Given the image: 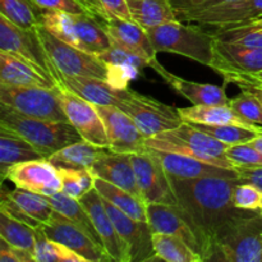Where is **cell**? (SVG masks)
Here are the masks:
<instances>
[{
	"label": "cell",
	"mask_w": 262,
	"mask_h": 262,
	"mask_svg": "<svg viewBox=\"0 0 262 262\" xmlns=\"http://www.w3.org/2000/svg\"><path fill=\"white\" fill-rule=\"evenodd\" d=\"M30 2L38 9L61 10L73 14H83V13L90 14L89 10L78 0H30Z\"/></svg>",
	"instance_id": "44"
},
{
	"label": "cell",
	"mask_w": 262,
	"mask_h": 262,
	"mask_svg": "<svg viewBox=\"0 0 262 262\" xmlns=\"http://www.w3.org/2000/svg\"><path fill=\"white\" fill-rule=\"evenodd\" d=\"M106 129L109 148L115 152L138 154L147 151L146 137L135 120L117 106L96 105Z\"/></svg>",
	"instance_id": "14"
},
{
	"label": "cell",
	"mask_w": 262,
	"mask_h": 262,
	"mask_svg": "<svg viewBox=\"0 0 262 262\" xmlns=\"http://www.w3.org/2000/svg\"><path fill=\"white\" fill-rule=\"evenodd\" d=\"M189 124L229 146L251 142L257 137L258 133H261L233 124H202V123H189Z\"/></svg>",
	"instance_id": "38"
},
{
	"label": "cell",
	"mask_w": 262,
	"mask_h": 262,
	"mask_svg": "<svg viewBox=\"0 0 262 262\" xmlns=\"http://www.w3.org/2000/svg\"><path fill=\"white\" fill-rule=\"evenodd\" d=\"M256 74H257V76H260L261 78H262V72H260V73H256Z\"/></svg>",
	"instance_id": "52"
},
{
	"label": "cell",
	"mask_w": 262,
	"mask_h": 262,
	"mask_svg": "<svg viewBox=\"0 0 262 262\" xmlns=\"http://www.w3.org/2000/svg\"><path fill=\"white\" fill-rule=\"evenodd\" d=\"M0 262H36L35 256L28 251L10 245L0 238Z\"/></svg>",
	"instance_id": "45"
},
{
	"label": "cell",
	"mask_w": 262,
	"mask_h": 262,
	"mask_svg": "<svg viewBox=\"0 0 262 262\" xmlns=\"http://www.w3.org/2000/svg\"><path fill=\"white\" fill-rule=\"evenodd\" d=\"M177 110L183 122L202 123V124H233L262 132V127L243 119L229 106V104L192 105L189 107H179Z\"/></svg>",
	"instance_id": "27"
},
{
	"label": "cell",
	"mask_w": 262,
	"mask_h": 262,
	"mask_svg": "<svg viewBox=\"0 0 262 262\" xmlns=\"http://www.w3.org/2000/svg\"><path fill=\"white\" fill-rule=\"evenodd\" d=\"M112 40V45L145 59L150 68L158 63L156 50L154 49L147 31L130 19L106 15L99 20Z\"/></svg>",
	"instance_id": "15"
},
{
	"label": "cell",
	"mask_w": 262,
	"mask_h": 262,
	"mask_svg": "<svg viewBox=\"0 0 262 262\" xmlns=\"http://www.w3.org/2000/svg\"><path fill=\"white\" fill-rule=\"evenodd\" d=\"M262 14V0H232L201 12L189 13L179 18L182 22L194 23L212 33L238 27Z\"/></svg>",
	"instance_id": "11"
},
{
	"label": "cell",
	"mask_w": 262,
	"mask_h": 262,
	"mask_svg": "<svg viewBox=\"0 0 262 262\" xmlns=\"http://www.w3.org/2000/svg\"><path fill=\"white\" fill-rule=\"evenodd\" d=\"M210 68L224 74H256L262 72V48L238 45L216 37Z\"/></svg>",
	"instance_id": "20"
},
{
	"label": "cell",
	"mask_w": 262,
	"mask_h": 262,
	"mask_svg": "<svg viewBox=\"0 0 262 262\" xmlns=\"http://www.w3.org/2000/svg\"><path fill=\"white\" fill-rule=\"evenodd\" d=\"M147 150L160 161L164 170L170 178L196 179L209 176L237 177L235 170L211 165V164L191 158V156L169 152V151L154 150V148H147Z\"/></svg>",
	"instance_id": "23"
},
{
	"label": "cell",
	"mask_w": 262,
	"mask_h": 262,
	"mask_svg": "<svg viewBox=\"0 0 262 262\" xmlns=\"http://www.w3.org/2000/svg\"><path fill=\"white\" fill-rule=\"evenodd\" d=\"M238 182L250 183L257 187L262 191V166H252V168H237Z\"/></svg>",
	"instance_id": "47"
},
{
	"label": "cell",
	"mask_w": 262,
	"mask_h": 262,
	"mask_svg": "<svg viewBox=\"0 0 262 262\" xmlns=\"http://www.w3.org/2000/svg\"><path fill=\"white\" fill-rule=\"evenodd\" d=\"M147 148L182 154L211 165L235 170V166L227 156L229 145L183 122L174 129L165 130L146 140Z\"/></svg>",
	"instance_id": "2"
},
{
	"label": "cell",
	"mask_w": 262,
	"mask_h": 262,
	"mask_svg": "<svg viewBox=\"0 0 262 262\" xmlns=\"http://www.w3.org/2000/svg\"><path fill=\"white\" fill-rule=\"evenodd\" d=\"M60 100L69 123L81 135L82 140L100 147L109 148L106 129L96 105L82 99L63 86L60 90Z\"/></svg>",
	"instance_id": "13"
},
{
	"label": "cell",
	"mask_w": 262,
	"mask_h": 262,
	"mask_svg": "<svg viewBox=\"0 0 262 262\" xmlns=\"http://www.w3.org/2000/svg\"><path fill=\"white\" fill-rule=\"evenodd\" d=\"M147 222L154 233H165L181 238L202 257L199 238L178 205L147 204Z\"/></svg>",
	"instance_id": "21"
},
{
	"label": "cell",
	"mask_w": 262,
	"mask_h": 262,
	"mask_svg": "<svg viewBox=\"0 0 262 262\" xmlns=\"http://www.w3.org/2000/svg\"><path fill=\"white\" fill-rule=\"evenodd\" d=\"M51 63L61 77H90L109 82V66L96 54L64 42L42 25L36 28Z\"/></svg>",
	"instance_id": "7"
},
{
	"label": "cell",
	"mask_w": 262,
	"mask_h": 262,
	"mask_svg": "<svg viewBox=\"0 0 262 262\" xmlns=\"http://www.w3.org/2000/svg\"><path fill=\"white\" fill-rule=\"evenodd\" d=\"M5 179H9L17 188L35 192L42 196H53L61 192V179L58 168L48 159L31 160L13 165Z\"/></svg>",
	"instance_id": "18"
},
{
	"label": "cell",
	"mask_w": 262,
	"mask_h": 262,
	"mask_svg": "<svg viewBox=\"0 0 262 262\" xmlns=\"http://www.w3.org/2000/svg\"><path fill=\"white\" fill-rule=\"evenodd\" d=\"M41 229L49 238L71 248L77 255L83 257L86 262L112 261L101 246L94 242L83 230L79 229L60 212H54L50 222L42 225Z\"/></svg>",
	"instance_id": "16"
},
{
	"label": "cell",
	"mask_w": 262,
	"mask_h": 262,
	"mask_svg": "<svg viewBox=\"0 0 262 262\" xmlns=\"http://www.w3.org/2000/svg\"><path fill=\"white\" fill-rule=\"evenodd\" d=\"M156 53H173L210 67L216 36L199 25L182 20L164 23L147 30Z\"/></svg>",
	"instance_id": "4"
},
{
	"label": "cell",
	"mask_w": 262,
	"mask_h": 262,
	"mask_svg": "<svg viewBox=\"0 0 262 262\" xmlns=\"http://www.w3.org/2000/svg\"><path fill=\"white\" fill-rule=\"evenodd\" d=\"M82 206L89 212L95 228L102 241L105 251L115 262H130L129 248L127 243L120 238L109 212L102 204V199L96 189H91L89 193L79 199Z\"/></svg>",
	"instance_id": "19"
},
{
	"label": "cell",
	"mask_w": 262,
	"mask_h": 262,
	"mask_svg": "<svg viewBox=\"0 0 262 262\" xmlns=\"http://www.w3.org/2000/svg\"><path fill=\"white\" fill-rule=\"evenodd\" d=\"M132 163L141 196L146 204L177 205L170 177L150 151L132 154Z\"/></svg>",
	"instance_id": "12"
},
{
	"label": "cell",
	"mask_w": 262,
	"mask_h": 262,
	"mask_svg": "<svg viewBox=\"0 0 262 262\" xmlns=\"http://www.w3.org/2000/svg\"><path fill=\"white\" fill-rule=\"evenodd\" d=\"M250 143H251V145H252V146H255V147L257 148V150L260 151V152H262V132L258 133L257 137H256L255 140L251 141Z\"/></svg>",
	"instance_id": "50"
},
{
	"label": "cell",
	"mask_w": 262,
	"mask_h": 262,
	"mask_svg": "<svg viewBox=\"0 0 262 262\" xmlns=\"http://www.w3.org/2000/svg\"><path fill=\"white\" fill-rule=\"evenodd\" d=\"M212 260L262 262V214L247 210L222 233Z\"/></svg>",
	"instance_id": "6"
},
{
	"label": "cell",
	"mask_w": 262,
	"mask_h": 262,
	"mask_svg": "<svg viewBox=\"0 0 262 262\" xmlns=\"http://www.w3.org/2000/svg\"><path fill=\"white\" fill-rule=\"evenodd\" d=\"M109 148L92 145L82 140L66 146L48 159L55 168L87 169L90 170L95 161Z\"/></svg>",
	"instance_id": "30"
},
{
	"label": "cell",
	"mask_w": 262,
	"mask_h": 262,
	"mask_svg": "<svg viewBox=\"0 0 262 262\" xmlns=\"http://www.w3.org/2000/svg\"><path fill=\"white\" fill-rule=\"evenodd\" d=\"M0 83L18 87L59 86L38 67L5 51H0Z\"/></svg>",
	"instance_id": "24"
},
{
	"label": "cell",
	"mask_w": 262,
	"mask_h": 262,
	"mask_svg": "<svg viewBox=\"0 0 262 262\" xmlns=\"http://www.w3.org/2000/svg\"><path fill=\"white\" fill-rule=\"evenodd\" d=\"M229 106L243 119L262 127V104L251 92L242 90L239 95L229 100Z\"/></svg>",
	"instance_id": "40"
},
{
	"label": "cell",
	"mask_w": 262,
	"mask_h": 262,
	"mask_svg": "<svg viewBox=\"0 0 262 262\" xmlns=\"http://www.w3.org/2000/svg\"><path fill=\"white\" fill-rule=\"evenodd\" d=\"M81 4L84 5L87 10L90 12V14L94 18H96L97 20H100L101 18L106 17V12H105L104 7L101 5L100 0H78Z\"/></svg>",
	"instance_id": "48"
},
{
	"label": "cell",
	"mask_w": 262,
	"mask_h": 262,
	"mask_svg": "<svg viewBox=\"0 0 262 262\" xmlns=\"http://www.w3.org/2000/svg\"><path fill=\"white\" fill-rule=\"evenodd\" d=\"M0 238L35 256L36 228L0 211Z\"/></svg>",
	"instance_id": "34"
},
{
	"label": "cell",
	"mask_w": 262,
	"mask_h": 262,
	"mask_svg": "<svg viewBox=\"0 0 262 262\" xmlns=\"http://www.w3.org/2000/svg\"><path fill=\"white\" fill-rule=\"evenodd\" d=\"M41 9L30 0H0V15L27 30H33L41 25Z\"/></svg>",
	"instance_id": "37"
},
{
	"label": "cell",
	"mask_w": 262,
	"mask_h": 262,
	"mask_svg": "<svg viewBox=\"0 0 262 262\" xmlns=\"http://www.w3.org/2000/svg\"><path fill=\"white\" fill-rule=\"evenodd\" d=\"M260 212L262 214V196H261V205H260Z\"/></svg>",
	"instance_id": "51"
},
{
	"label": "cell",
	"mask_w": 262,
	"mask_h": 262,
	"mask_svg": "<svg viewBox=\"0 0 262 262\" xmlns=\"http://www.w3.org/2000/svg\"><path fill=\"white\" fill-rule=\"evenodd\" d=\"M130 18L146 31L178 20L170 0H127Z\"/></svg>",
	"instance_id": "29"
},
{
	"label": "cell",
	"mask_w": 262,
	"mask_h": 262,
	"mask_svg": "<svg viewBox=\"0 0 262 262\" xmlns=\"http://www.w3.org/2000/svg\"><path fill=\"white\" fill-rule=\"evenodd\" d=\"M95 189L102 199L107 200L130 217L141 222H147V204L130 192L114 186L104 179L95 178Z\"/></svg>",
	"instance_id": "31"
},
{
	"label": "cell",
	"mask_w": 262,
	"mask_h": 262,
	"mask_svg": "<svg viewBox=\"0 0 262 262\" xmlns=\"http://www.w3.org/2000/svg\"><path fill=\"white\" fill-rule=\"evenodd\" d=\"M262 191L250 183L238 182L232 192L233 205L242 210H253L260 211Z\"/></svg>",
	"instance_id": "42"
},
{
	"label": "cell",
	"mask_w": 262,
	"mask_h": 262,
	"mask_svg": "<svg viewBox=\"0 0 262 262\" xmlns=\"http://www.w3.org/2000/svg\"><path fill=\"white\" fill-rule=\"evenodd\" d=\"M61 179V192L79 200L95 188V177L87 169L58 168Z\"/></svg>",
	"instance_id": "39"
},
{
	"label": "cell",
	"mask_w": 262,
	"mask_h": 262,
	"mask_svg": "<svg viewBox=\"0 0 262 262\" xmlns=\"http://www.w3.org/2000/svg\"><path fill=\"white\" fill-rule=\"evenodd\" d=\"M61 86L18 87L0 83V104L20 114L54 122H69L60 100Z\"/></svg>",
	"instance_id": "8"
},
{
	"label": "cell",
	"mask_w": 262,
	"mask_h": 262,
	"mask_svg": "<svg viewBox=\"0 0 262 262\" xmlns=\"http://www.w3.org/2000/svg\"><path fill=\"white\" fill-rule=\"evenodd\" d=\"M90 171L95 178L104 179L143 200L133 168L132 154L115 152L109 148L95 161Z\"/></svg>",
	"instance_id": "22"
},
{
	"label": "cell",
	"mask_w": 262,
	"mask_h": 262,
	"mask_svg": "<svg viewBox=\"0 0 262 262\" xmlns=\"http://www.w3.org/2000/svg\"><path fill=\"white\" fill-rule=\"evenodd\" d=\"M154 261L166 262H201V255L192 250L181 238L165 233H154Z\"/></svg>",
	"instance_id": "33"
},
{
	"label": "cell",
	"mask_w": 262,
	"mask_h": 262,
	"mask_svg": "<svg viewBox=\"0 0 262 262\" xmlns=\"http://www.w3.org/2000/svg\"><path fill=\"white\" fill-rule=\"evenodd\" d=\"M177 205L191 224L201 245L204 261H211L222 233L247 210L233 205L237 177L209 176L196 179L170 178Z\"/></svg>",
	"instance_id": "1"
},
{
	"label": "cell",
	"mask_w": 262,
	"mask_h": 262,
	"mask_svg": "<svg viewBox=\"0 0 262 262\" xmlns=\"http://www.w3.org/2000/svg\"><path fill=\"white\" fill-rule=\"evenodd\" d=\"M41 25L64 42L87 53L100 55L112 48V40L99 20L91 14H73L41 9Z\"/></svg>",
	"instance_id": "5"
},
{
	"label": "cell",
	"mask_w": 262,
	"mask_h": 262,
	"mask_svg": "<svg viewBox=\"0 0 262 262\" xmlns=\"http://www.w3.org/2000/svg\"><path fill=\"white\" fill-rule=\"evenodd\" d=\"M0 51L30 61L60 86V74L51 63L36 28L27 30L0 15Z\"/></svg>",
	"instance_id": "10"
},
{
	"label": "cell",
	"mask_w": 262,
	"mask_h": 262,
	"mask_svg": "<svg viewBox=\"0 0 262 262\" xmlns=\"http://www.w3.org/2000/svg\"><path fill=\"white\" fill-rule=\"evenodd\" d=\"M102 204L109 212L120 238L127 243L129 248L130 262L154 261L155 256L152 246L154 232L148 222L133 219L105 199H102Z\"/></svg>",
	"instance_id": "17"
},
{
	"label": "cell",
	"mask_w": 262,
	"mask_h": 262,
	"mask_svg": "<svg viewBox=\"0 0 262 262\" xmlns=\"http://www.w3.org/2000/svg\"><path fill=\"white\" fill-rule=\"evenodd\" d=\"M60 86L94 105L118 106L125 89H117L107 81L90 77H61Z\"/></svg>",
	"instance_id": "26"
},
{
	"label": "cell",
	"mask_w": 262,
	"mask_h": 262,
	"mask_svg": "<svg viewBox=\"0 0 262 262\" xmlns=\"http://www.w3.org/2000/svg\"><path fill=\"white\" fill-rule=\"evenodd\" d=\"M7 193L10 199L14 200L19 205L23 211L27 212L41 227L48 224L53 217L54 212H55L54 207L49 202L48 197L42 196V194L20 188L14 189L12 192H7Z\"/></svg>",
	"instance_id": "35"
},
{
	"label": "cell",
	"mask_w": 262,
	"mask_h": 262,
	"mask_svg": "<svg viewBox=\"0 0 262 262\" xmlns=\"http://www.w3.org/2000/svg\"><path fill=\"white\" fill-rule=\"evenodd\" d=\"M0 127H4L31 143L43 158L49 159L66 146L82 141L81 135L69 122L38 119L14 112L2 105Z\"/></svg>",
	"instance_id": "3"
},
{
	"label": "cell",
	"mask_w": 262,
	"mask_h": 262,
	"mask_svg": "<svg viewBox=\"0 0 262 262\" xmlns=\"http://www.w3.org/2000/svg\"><path fill=\"white\" fill-rule=\"evenodd\" d=\"M154 71L163 77L164 81L176 92L186 97L192 105H225L229 104L224 87L210 83H199V82L187 81L166 71L160 63L154 64Z\"/></svg>",
	"instance_id": "25"
},
{
	"label": "cell",
	"mask_w": 262,
	"mask_h": 262,
	"mask_svg": "<svg viewBox=\"0 0 262 262\" xmlns=\"http://www.w3.org/2000/svg\"><path fill=\"white\" fill-rule=\"evenodd\" d=\"M43 158L28 141L17 133L0 127V174L5 179L8 170L13 165L31 160H41Z\"/></svg>",
	"instance_id": "28"
},
{
	"label": "cell",
	"mask_w": 262,
	"mask_h": 262,
	"mask_svg": "<svg viewBox=\"0 0 262 262\" xmlns=\"http://www.w3.org/2000/svg\"><path fill=\"white\" fill-rule=\"evenodd\" d=\"M36 262H86L67 246L51 239L40 228H36Z\"/></svg>",
	"instance_id": "36"
},
{
	"label": "cell",
	"mask_w": 262,
	"mask_h": 262,
	"mask_svg": "<svg viewBox=\"0 0 262 262\" xmlns=\"http://www.w3.org/2000/svg\"><path fill=\"white\" fill-rule=\"evenodd\" d=\"M227 156L235 169L262 166V152L250 142L229 146L227 148Z\"/></svg>",
	"instance_id": "41"
},
{
	"label": "cell",
	"mask_w": 262,
	"mask_h": 262,
	"mask_svg": "<svg viewBox=\"0 0 262 262\" xmlns=\"http://www.w3.org/2000/svg\"><path fill=\"white\" fill-rule=\"evenodd\" d=\"M242 90L251 92L253 96L257 97L258 101L262 104V89H260V87H242Z\"/></svg>",
	"instance_id": "49"
},
{
	"label": "cell",
	"mask_w": 262,
	"mask_h": 262,
	"mask_svg": "<svg viewBox=\"0 0 262 262\" xmlns=\"http://www.w3.org/2000/svg\"><path fill=\"white\" fill-rule=\"evenodd\" d=\"M48 200L55 211L60 212L61 215L68 217L73 224H76L79 229L83 230L94 242H96L97 245L104 248L101 238H100L99 233H97L96 228H95L94 223H92V219L90 217L86 209L82 206L79 200L73 199V197L63 193V192H59V193L53 194V196H49Z\"/></svg>",
	"instance_id": "32"
},
{
	"label": "cell",
	"mask_w": 262,
	"mask_h": 262,
	"mask_svg": "<svg viewBox=\"0 0 262 262\" xmlns=\"http://www.w3.org/2000/svg\"><path fill=\"white\" fill-rule=\"evenodd\" d=\"M227 2H232V0H170L178 19L189 13L201 12V10L216 7V5Z\"/></svg>",
	"instance_id": "43"
},
{
	"label": "cell",
	"mask_w": 262,
	"mask_h": 262,
	"mask_svg": "<svg viewBox=\"0 0 262 262\" xmlns=\"http://www.w3.org/2000/svg\"><path fill=\"white\" fill-rule=\"evenodd\" d=\"M117 107L127 113L147 138L174 129L183 123L178 110L152 97L125 89Z\"/></svg>",
	"instance_id": "9"
},
{
	"label": "cell",
	"mask_w": 262,
	"mask_h": 262,
	"mask_svg": "<svg viewBox=\"0 0 262 262\" xmlns=\"http://www.w3.org/2000/svg\"><path fill=\"white\" fill-rule=\"evenodd\" d=\"M100 3L104 7L107 15L132 20L127 0H100Z\"/></svg>",
	"instance_id": "46"
}]
</instances>
